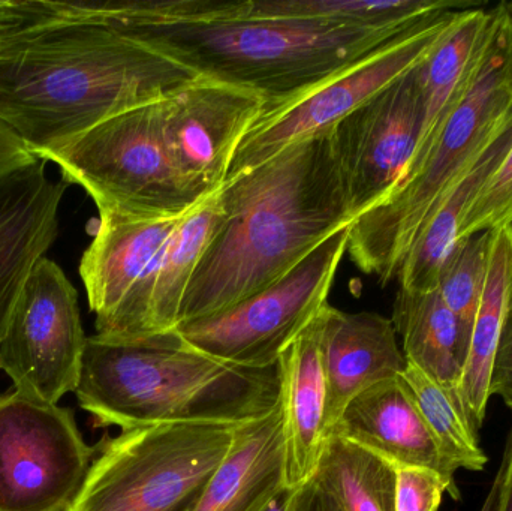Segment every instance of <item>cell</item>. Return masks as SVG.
Returning a JSON list of instances; mask_svg holds the SVG:
<instances>
[{
	"instance_id": "836d02e7",
	"label": "cell",
	"mask_w": 512,
	"mask_h": 511,
	"mask_svg": "<svg viewBox=\"0 0 512 511\" xmlns=\"http://www.w3.org/2000/svg\"><path fill=\"white\" fill-rule=\"evenodd\" d=\"M292 511H343V509L315 479H310L306 485L297 489Z\"/></svg>"
},
{
	"instance_id": "f546056e",
	"label": "cell",
	"mask_w": 512,
	"mask_h": 511,
	"mask_svg": "<svg viewBox=\"0 0 512 511\" xmlns=\"http://www.w3.org/2000/svg\"><path fill=\"white\" fill-rule=\"evenodd\" d=\"M75 14V2L65 0H0V33L32 32Z\"/></svg>"
},
{
	"instance_id": "8d00e7d4",
	"label": "cell",
	"mask_w": 512,
	"mask_h": 511,
	"mask_svg": "<svg viewBox=\"0 0 512 511\" xmlns=\"http://www.w3.org/2000/svg\"><path fill=\"white\" fill-rule=\"evenodd\" d=\"M501 485L502 470L501 467H499L495 480H493L492 488H490V492L487 494L486 501H484L480 511H498L499 492H501Z\"/></svg>"
},
{
	"instance_id": "83f0119b",
	"label": "cell",
	"mask_w": 512,
	"mask_h": 511,
	"mask_svg": "<svg viewBox=\"0 0 512 511\" xmlns=\"http://www.w3.org/2000/svg\"><path fill=\"white\" fill-rule=\"evenodd\" d=\"M490 249L492 231H481L474 236L457 240L439 272L436 290L448 309L456 315L469 345L486 287Z\"/></svg>"
},
{
	"instance_id": "8fae6325",
	"label": "cell",
	"mask_w": 512,
	"mask_h": 511,
	"mask_svg": "<svg viewBox=\"0 0 512 511\" xmlns=\"http://www.w3.org/2000/svg\"><path fill=\"white\" fill-rule=\"evenodd\" d=\"M86 342L77 290L59 264L39 258L0 342V371L18 392L57 404L77 389Z\"/></svg>"
},
{
	"instance_id": "9c48e42d",
	"label": "cell",
	"mask_w": 512,
	"mask_h": 511,
	"mask_svg": "<svg viewBox=\"0 0 512 511\" xmlns=\"http://www.w3.org/2000/svg\"><path fill=\"white\" fill-rule=\"evenodd\" d=\"M349 225L328 237L282 279L239 305L180 323V338L200 353L242 368L279 363L283 351L328 305L348 246Z\"/></svg>"
},
{
	"instance_id": "277c9868",
	"label": "cell",
	"mask_w": 512,
	"mask_h": 511,
	"mask_svg": "<svg viewBox=\"0 0 512 511\" xmlns=\"http://www.w3.org/2000/svg\"><path fill=\"white\" fill-rule=\"evenodd\" d=\"M99 425L123 431L165 423L239 426L279 407V363L242 368L189 347L176 330L140 339L87 338L77 389Z\"/></svg>"
},
{
	"instance_id": "30bf717a",
	"label": "cell",
	"mask_w": 512,
	"mask_h": 511,
	"mask_svg": "<svg viewBox=\"0 0 512 511\" xmlns=\"http://www.w3.org/2000/svg\"><path fill=\"white\" fill-rule=\"evenodd\" d=\"M93 456L68 408L15 389L0 396V511H68Z\"/></svg>"
},
{
	"instance_id": "2e32d148",
	"label": "cell",
	"mask_w": 512,
	"mask_h": 511,
	"mask_svg": "<svg viewBox=\"0 0 512 511\" xmlns=\"http://www.w3.org/2000/svg\"><path fill=\"white\" fill-rule=\"evenodd\" d=\"M330 435L390 462L394 468H423L439 474L448 495L460 501L456 468L442 456L414 395L400 377L381 381L355 396Z\"/></svg>"
},
{
	"instance_id": "8992f818",
	"label": "cell",
	"mask_w": 512,
	"mask_h": 511,
	"mask_svg": "<svg viewBox=\"0 0 512 511\" xmlns=\"http://www.w3.org/2000/svg\"><path fill=\"white\" fill-rule=\"evenodd\" d=\"M234 428L165 423L123 431L93 461L68 511H195Z\"/></svg>"
},
{
	"instance_id": "4fadbf2b",
	"label": "cell",
	"mask_w": 512,
	"mask_h": 511,
	"mask_svg": "<svg viewBox=\"0 0 512 511\" xmlns=\"http://www.w3.org/2000/svg\"><path fill=\"white\" fill-rule=\"evenodd\" d=\"M421 129L423 104L415 69L331 129L352 221L396 188L420 143Z\"/></svg>"
},
{
	"instance_id": "d4e9b609",
	"label": "cell",
	"mask_w": 512,
	"mask_h": 511,
	"mask_svg": "<svg viewBox=\"0 0 512 511\" xmlns=\"http://www.w3.org/2000/svg\"><path fill=\"white\" fill-rule=\"evenodd\" d=\"M224 219L218 191L195 206L171 237L159 263L150 300V336L176 329L189 284Z\"/></svg>"
},
{
	"instance_id": "ab89813d",
	"label": "cell",
	"mask_w": 512,
	"mask_h": 511,
	"mask_svg": "<svg viewBox=\"0 0 512 511\" xmlns=\"http://www.w3.org/2000/svg\"><path fill=\"white\" fill-rule=\"evenodd\" d=\"M507 225H512V209H511L510 215H508Z\"/></svg>"
},
{
	"instance_id": "1f68e13d",
	"label": "cell",
	"mask_w": 512,
	"mask_h": 511,
	"mask_svg": "<svg viewBox=\"0 0 512 511\" xmlns=\"http://www.w3.org/2000/svg\"><path fill=\"white\" fill-rule=\"evenodd\" d=\"M490 396H499L512 411V296L493 362Z\"/></svg>"
},
{
	"instance_id": "e0dca14e",
	"label": "cell",
	"mask_w": 512,
	"mask_h": 511,
	"mask_svg": "<svg viewBox=\"0 0 512 511\" xmlns=\"http://www.w3.org/2000/svg\"><path fill=\"white\" fill-rule=\"evenodd\" d=\"M321 348L327 384V438L346 405L381 381L400 377L405 354L393 321L375 312L321 311Z\"/></svg>"
},
{
	"instance_id": "d6a6232c",
	"label": "cell",
	"mask_w": 512,
	"mask_h": 511,
	"mask_svg": "<svg viewBox=\"0 0 512 511\" xmlns=\"http://www.w3.org/2000/svg\"><path fill=\"white\" fill-rule=\"evenodd\" d=\"M36 159L23 141L5 123L0 122V179L32 164Z\"/></svg>"
},
{
	"instance_id": "484cf974",
	"label": "cell",
	"mask_w": 512,
	"mask_h": 511,
	"mask_svg": "<svg viewBox=\"0 0 512 511\" xmlns=\"http://www.w3.org/2000/svg\"><path fill=\"white\" fill-rule=\"evenodd\" d=\"M313 479L343 511H396V468L336 435L325 441Z\"/></svg>"
},
{
	"instance_id": "e575fe53",
	"label": "cell",
	"mask_w": 512,
	"mask_h": 511,
	"mask_svg": "<svg viewBox=\"0 0 512 511\" xmlns=\"http://www.w3.org/2000/svg\"><path fill=\"white\" fill-rule=\"evenodd\" d=\"M501 470L502 485L499 492L498 511H512V432L505 446Z\"/></svg>"
},
{
	"instance_id": "7a4b0ae2",
	"label": "cell",
	"mask_w": 512,
	"mask_h": 511,
	"mask_svg": "<svg viewBox=\"0 0 512 511\" xmlns=\"http://www.w3.org/2000/svg\"><path fill=\"white\" fill-rule=\"evenodd\" d=\"M219 198L225 219L189 284L177 326L255 296L354 222L331 131L227 180Z\"/></svg>"
},
{
	"instance_id": "d6986e66",
	"label": "cell",
	"mask_w": 512,
	"mask_h": 511,
	"mask_svg": "<svg viewBox=\"0 0 512 511\" xmlns=\"http://www.w3.org/2000/svg\"><path fill=\"white\" fill-rule=\"evenodd\" d=\"M282 399L267 416L234 428V441L195 511H261L285 488Z\"/></svg>"
},
{
	"instance_id": "4dcf8cb0",
	"label": "cell",
	"mask_w": 512,
	"mask_h": 511,
	"mask_svg": "<svg viewBox=\"0 0 512 511\" xmlns=\"http://www.w3.org/2000/svg\"><path fill=\"white\" fill-rule=\"evenodd\" d=\"M447 483L423 468H396V511H439Z\"/></svg>"
},
{
	"instance_id": "7c38bea8",
	"label": "cell",
	"mask_w": 512,
	"mask_h": 511,
	"mask_svg": "<svg viewBox=\"0 0 512 511\" xmlns=\"http://www.w3.org/2000/svg\"><path fill=\"white\" fill-rule=\"evenodd\" d=\"M188 213L141 218L99 212L95 236L80 261L96 336L116 341L150 336V300L159 263Z\"/></svg>"
},
{
	"instance_id": "52a82bcc",
	"label": "cell",
	"mask_w": 512,
	"mask_h": 511,
	"mask_svg": "<svg viewBox=\"0 0 512 511\" xmlns=\"http://www.w3.org/2000/svg\"><path fill=\"white\" fill-rule=\"evenodd\" d=\"M44 161L60 168L63 182L81 186L99 212L165 218L206 200L171 159L161 99L110 117Z\"/></svg>"
},
{
	"instance_id": "74e56055",
	"label": "cell",
	"mask_w": 512,
	"mask_h": 511,
	"mask_svg": "<svg viewBox=\"0 0 512 511\" xmlns=\"http://www.w3.org/2000/svg\"><path fill=\"white\" fill-rule=\"evenodd\" d=\"M27 33H0V57L15 44V42L20 41L23 36H26Z\"/></svg>"
},
{
	"instance_id": "603a6c76",
	"label": "cell",
	"mask_w": 512,
	"mask_h": 511,
	"mask_svg": "<svg viewBox=\"0 0 512 511\" xmlns=\"http://www.w3.org/2000/svg\"><path fill=\"white\" fill-rule=\"evenodd\" d=\"M512 296V225L492 231L489 270L483 299L472 329L468 359L460 384L466 417L480 431L487 416L490 378Z\"/></svg>"
},
{
	"instance_id": "5bb4252c",
	"label": "cell",
	"mask_w": 512,
	"mask_h": 511,
	"mask_svg": "<svg viewBox=\"0 0 512 511\" xmlns=\"http://www.w3.org/2000/svg\"><path fill=\"white\" fill-rule=\"evenodd\" d=\"M265 105L254 90L206 77L161 99L168 152L201 197H212L224 186L240 143Z\"/></svg>"
},
{
	"instance_id": "7402d4cb",
	"label": "cell",
	"mask_w": 512,
	"mask_h": 511,
	"mask_svg": "<svg viewBox=\"0 0 512 511\" xmlns=\"http://www.w3.org/2000/svg\"><path fill=\"white\" fill-rule=\"evenodd\" d=\"M495 18L496 5L465 9L456 26L415 68L423 104V129L418 146L441 125L468 89L489 44Z\"/></svg>"
},
{
	"instance_id": "f35d334b",
	"label": "cell",
	"mask_w": 512,
	"mask_h": 511,
	"mask_svg": "<svg viewBox=\"0 0 512 511\" xmlns=\"http://www.w3.org/2000/svg\"><path fill=\"white\" fill-rule=\"evenodd\" d=\"M505 14H507L508 23H510L512 32V2H504Z\"/></svg>"
},
{
	"instance_id": "f1b7e54d",
	"label": "cell",
	"mask_w": 512,
	"mask_h": 511,
	"mask_svg": "<svg viewBox=\"0 0 512 511\" xmlns=\"http://www.w3.org/2000/svg\"><path fill=\"white\" fill-rule=\"evenodd\" d=\"M512 209V147L498 170L475 195L460 222L457 240L507 225Z\"/></svg>"
},
{
	"instance_id": "5b68a950",
	"label": "cell",
	"mask_w": 512,
	"mask_h": 511,
	"mask_svg": "<svg viewBox=\"0 0 512 511\" xmlns=\"http://www.w3.org/2000/svg\"><path fill=\"white\" fill-rule=\"evenodd\" d=\"M512 108V32L504 2L477 72L441 125L415 150L396 188L349 225L348 252L361 272L394 281L421 228Z\"/></svg>"
},
{
	"instance_id": "d590c367",
	"label": "cell",
	"mask_w": 512,
	"mask_h": 511,
	"mask_svg": "<svg viewBox=\"0 0 512 511\" xmlns=\"http://www.w3.org/2000/svg\"><path fill=\"white\" fill-rule=\"evenodd\" d=\"M295 494H297V489L285 488L280 489L270 501H268L267 506L264 507L261 511H292V507H294Z\"/></svg>"
},
{
	"instance_id": "cb8c5ba5",
	"label": "cell",
	"mask_w": 512,
	"mask_h": 511,
	"mask_svg": "<svg viewBox=\"0 0 512 511\" xmlns=\"http://www.w3.org/2000/svg\"><path fill=\"white\" fill-rule=\"evenodd\" d=\"M477 6L448 0H246V15L343 29H409L432 15Z\"/></svg>"
},
{
	"instance_id": "3957f363",
	"label": "cell",
	"mask_w": 512,
	"mask_h": 511,
	"mask_svg": "<svg viewBox=\"0 0 512 511\" xmlns=\"http://www.w3.org/2000/svg\"><path fill=\"white\" fill-rule=\"evenodd\" d=\"M92 11L200 77L254 90L265 107L306 92L411 29L265 20L246 15V0L92 2Z\"/></svg>"
},
{
	"instance_id": "6da1fadb",
	"label": "cell",
	"mask_w": 512,
	"mask_h": 511,
	"mask_svg": "<svg viewBox=\"0 0 512 511\" xmlns=\"http://www.w3.org/2000/svg\"><path fill=\"white\" fill-rule=\"evenodd\" d=\"M198 77L77 2V15L27 33L0 57V122L45 159Z\"/></svg>"
},
{
	"instance_id": "4316f807",
	"label": "cell",
	"mask_w": 512,
	"mask_h": 511,
	"mask_svg": "<svg viewBox=\"0 0 512 511\" xmlns=\"http://www.w3.org/2000/svg\"><path fill=\"white\" fill-rule=\"evenodd\" d=\"M402 378L414 395L442 456L457 471H483L487 456L478 431L469 422L460 402L409 363Z\"/></svg>"
},
{
	"instance_id": "ba28073f",
	"label": "cell",
	"mask_w": 512,
	"mask_h": 511,
	"mask_svg": "<svg viewBox=\"0 0 512 511\" xmlns=\"http://www.w3.org/2000/svg\"><path fill=\"white\" fill-rule=\"evenodd\" d=\"M462 11L432 15L306 92L265 107L240 143L227 180L264 164L292 144L330 132L376 93L417 68L456 26Z\"/></svg>"
},
{
	"instance_id": "ac0fdd59",
	"label": "cell",
	"mask_w": 512,
	"mask_h": 511,
	"mask_svg": "<svg viewBox=\"0 0 512 511\" xmlns=\"http://www.w3.org/2000/svg\"><path fill=\"white\" fill-rule=\"evenodd\" d=\"M327 306V305H325ZM321 312L283 351L285 483L298 489L315 476L327 441V384L321 348Z\"/></svg>"
},
{
	"instance_id": "9a60e30c",
	"label": "cell",
	"mask_w": 512,
	"mask_h": 511,
	"mask_svg": "<svg viewBox=\"0 0 512 511\" xmlns=\"http://www.w3.org/2000/svg\"><path fill=\"white\" fill-rule=\"evenodd\" d=\"M66 188L41 158L0 179V342L30 272L59 237Z\"/></svg>"
},
{
	"instance_id": "ffe728a7",
	"label": "cell",
	"mask_w": 512,
	"mask_h": 511,
	"mask_svg": "<svg viewBox=\"0 0 512 511\" xmlns=\"http://www.w3.org/2000/svg\"><path fill=\"white\" fill-rule=\"evenodd\" d=\"M512 147V108L489 143L439 201L400 267V290L427 293L438 288L439 272L457 243L460 222L484 183Z\"/></svg>"
},
{
	"instance_id": "44dd1931",
	"label": "cell",
	"mask_w": 512,
	"mask_h": 511,
	"mask_svg": "<svg viewBox=\"0 0 512 511\" xmlns=\"http://www.w3.org/2000/svg\"><path fill=\"white\" fill-rule=\"evenodd\" d=\"M391 321L397 335L402 336L406 362L447 390L462 405L460 384L469 342L439 291L412 293L399 288Z\"/></svg>"
}]
</instances>
